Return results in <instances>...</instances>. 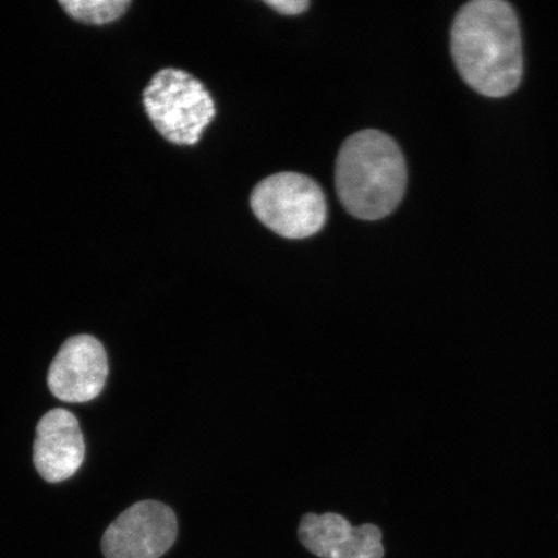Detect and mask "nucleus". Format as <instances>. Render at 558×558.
I'll return each mask as SVG.
<instances>
[{
  "label": "nucleus",
  "instance_id": "obj_1",
  "mask_svg": "<svg viewBox=\"0 0 558 558\" xmlns=\"http://www.w3.org/2000/svg\"><path fill=\"white\" fill-rule=\"evenodd\" d=\"M451 53L466 85L478 94L505 97L523 74L518 15L504 0H473L453 20Z\"/></svg>",
  "mask_w": 558,
  "mask_h": 558
},
{
  "label": "nucleus",
  "instance_id": "obj_2",
  "mask_svg": "<svg viewBox=\"0 0 558 558\" xmlns=\"http://www.w3.org/2000/svg\"><path fill=\"white\" fill-rule=\"evenodd\" d=\"M407 184V162L400 146L384 132H355L341 145L335 185L341 205L354 218H387L401 204Z\"/></svg>",
  "mask_w": 558,
  "mask_h": 558
},
{
  "label": "nucleus",
  "instance_id": "obj_3",
  "mask_svg": "<svg viewBox=\"0 0 558 558\" xmlns=\"http://www.w3.org/2000/svg\"><path fill=\"white\" fill-rule=\"evenodd\" d=\"M146 116L160 136L174 145H195L216 116L204 83L184 70L166 68L143 93Z\"/></svg>",
  "mask_w": 558,
  "mask_h": 558
},
{
  "label": "nucleus",
  "instance_id": "obj_4",
  "mask_svg": "<svg viewBox=\"0 0 558 558\" xmlns=\"http://www.w3.org/2000/svg\"><path fill=\"white\" fill-rule=\"evenodd\" d=\"M251 208L263 225L289 240H304L326 225L323 187L305 174L281 172L265 178L251 193Z\"/></svg>",
  "mask_w": 558,
  "mask_h": 558
},
{
  "label": "nucleus",
  "instance_id": "obj_5",
  "mask_svg": "<svg viewBox=\"0 0 558 558\" xmlns=\"http://www.w3.org/2000/svg\"><path fill=\"white\" fill-rule=\"evenodd\" d=\"M178 536L172 508L158 500H142L111 523L101 541L107 558H159Z\"/></svg>",
  "mask_w": 558,
  "mask_h": 558
},
{
  "label": "nucleus",
  "instance_id": "obj_6",
  "mask_svg": "<svg viewBox=\"0 0 558 558\" xmlns=\"http://www.w3.org/2000/svg\"><path fill=\"white\" fill-rule=\"evenodd\" d=\"M108 373V355L100 341L90 335H75L56 354L47 384L56 399L85 403L102 392Z\"/></svg>",
  "mask_w": 558,
  "mask_h": 558
},
{
  "label": "nucleus",
  "instance_id": "obj_7",
  "mask_svg": "<svg viewBox=\"0 0 558 558\" xmlns=\"http://www.w3.org/2000/svg\"><path fill=\"white\" fill-rule=\"evenodd\" d=\"M85 438L78 418L64 409L41 416L33 446V460L40 477L59 484L73 477L85 460Z\"/></svg>",
  "mask_w": 558,
  "mask_h": 558
},
{
  "label": "nucleus",
  "instance_id": "obj_8",
  "mask_svg": "<svg viewBox=\"0 0 558 558\" xmlns=\"http://www.w3.org/2000/svg\"><path fill=\"white\" fill-rule=\"evenodd\" d=\"M299 539L320 558H383L381 532L373 523L354 527L337 513H306L300 522Z\"/></svg>",
  "mask_w": 558,
  "mask_h": 558
},
{
  "label": "nucleus",
  "instance_id": "obj_9",
  "mask_svg": "<svg viewBox=\"0 0 558 558\" xmlns=\"http://www.w3.org/2000/svg\"><path fill=\"white\" fill-rule=\"evenodd\" d=\"M61 10L74 23L105 27L117 23L131 9V0H61Z\"/></svg>",
  "mask_w": 558,
  "mask_h": 558
},
{
  "label": "nucleus",
  "instance_id": "obj_10",
  "mask_svg": "<svg viewBox=\"0 0 558 558\" xmlns=\"http://www.w3.org/2000/svg\"><path fill=\"white\" fill-rule=\"evenodd\" d=\"M265 4H268L276 12L286 16L300 15V13L308 10V7L311 5L306 0H267Z\"/></svg>",
  "mask_w": 558,
  "mask_h": 558
}]
</instances>
